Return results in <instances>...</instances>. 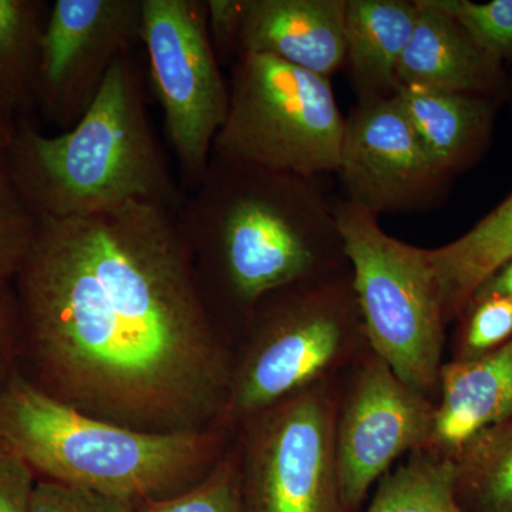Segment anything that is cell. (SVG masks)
<instances>
[{"label":"cell","mask_w":512,"mask_h":512,"mask_svg":"<svg viewBox=\"0 0 512 512\" xmlns=\"http://www.w3.org/2000/svg\"><path fill=\"white\" fill-rule=\"evenodd\" d=\"M16 278L37 386L50 396L154 433L224 419L234 369L174 211L133 201L37 221Z\"/></svg>","instance_id":"cell-1"},{"label":"cell","mask_w":512,"mask_h":512,"mask_svg":"<svg viewBox=\"0 0 512 512\" xmlns=\"http://www.w3.org/2000/svg\"><path fill=\"white\" fill-rule=\"evenodd\" d=\"M335 204L319 178L211 158L175 220L215 320L227 308L249 316L271 293L342 272Z\"/></svg>","instance_id":"cell-2"},{"label":"cell","mask_w":512,"mask_h":512,"mask_svg":"<svg viewBox=\"0 0 512 512\" xmlns=\"http://www.w3.org/2000/svg\"><path fill=\"white\" fill-rule=\"evenodd\" d=\"M6 157L36 221L90 217L133 201L177 214L185 198L154 133L143 69L133 52L113 64L70 130L45 136L22 120Z\"/></svg>","instance_id":"cell-3"},{"label":"cell","mask_w":512,"mask_h":512,"mask_svg":"<svg viewBox=\"0 0 512 512\" xmlns=\"http://www.w3.org/2000/svg\"><path fill=\"white\" fill-rule=\"evenodd\" d=\"M215 429L154 433L80 412L15 376L0 390V448L43 480L143 503L187 490L217 463Z\"/></svg>","instance_id":"cell-4"},{"label":"cell","mask_w":512,"mask_h":512,"mask_svg":"<svg viewBox=\"0 0 512 512\" xmlns=\"http://www.w3.org/2000/svg\"><path fill=\"white\" fill-rule=\"evenodd\" d=\"M228 89L211 158L309 178L338 171L346 117L330 79L248 53L229 67Z\"/></svg>","instance_id":"cell-5"},{"label":"cell","mask_w":512,"mask_h":512,"mask_svg":"<svg viewBox=\"0 0 512 512\" xmlns=\"http://www.w3.org/2000/svg\"><path fill=\"white\" fill-rule=\"evenodd\" d=\"M335 211L366 339L424 394L439 383L447 322L429 249L390 237L376 215L348 200Z\"/></svg>","instance_id":"cell-6"},{"label":"cell","mask_w":512,"mask_h":512,"mask_svg":"<svg viewBox=\"0 0 512 512\" xmlns=\"http://www.w3.org/2000/svg\"><path fill=\"white\" fill-rule=\"evenodd\" d=\"M251 315L255 336L232 370L225 420L247 421L309 389L362 323L350 269L271 293Z\"/></svg>","instance_id":"cell-7"},{"label":"cell","mask_w":512,"mask_h":512,"mask_svg":"<svg viewBox=\"0 0 512 512\" xmlns=\"http://www.w3.org/2000/svg\"><path fill=\"white\" fill-rule=\"evenodd\" d=\"M141 43L184 194L197 190L227 117L228 80L208 32L205 0H143Z\"/></svg>","instance_id":"cell-8"},{"label":"cell","mask_w":512,"mask_h":512,"mask_svg":"<svg viewBox=\"0 0 512 512\" xmlns=\"http://www.w3.org/2000/svg\"><path fill=\"white\" fill-rule=\"evenodd\" d=\"M336 420L329 397L313 387L248 419L239 453L244 512H346Z\"/></svg>","instance_id":"cell-9"},{"label":"cell","mask_w":512,"mask_h":512,"mask_svg":"<svg viewBox=\"0 0 512 512\" xmlns=\"http://www.w3.org/2000/svg\"><path fill=\"white\" fill-rule=\"evenodd\" d=\"M143 0H56L42 37L39 106L70 130L99 94L121 56L141 43Z\"/></svg>","instance_id":"cell-10"},{"label":"cell","mask_w":512,"mask_h":512,"mask_svg":"<svg viewBox=\"0 0 512 512\" xmlns=\"http://www.w3.org/2000/svg\"><path fill=\"white\" fill-rule=\"evenodd\" d=\"M336 174L345 200L377 218L431 210L451 181L424 150L397 96L356 103Z\"/></svg>","instance_id":"cell-11"},{"label":"cell","mask_w":512,"mask_h":512,"mask_svg":"<svg viewBox=\"0 0 512 512\" xmlns=\"http://www.w3.org/2000/svg\"><path fill=\"white\" fill-rule=\"evenodd\" d=\"M433 413L426 396L382 359L366 363L336 420V466L346 512H359L397 458L429 450Z\"/></svg>","instance_id":"cell-12"},{"label":"cell","mask_w":512,"mask_h":512,"mask_svg":"<svg viewBox=\"0 0 512 512\" xmlns=\"http://www.w3.org/2000/svg\"><path fill=\"white\" fill-rule=\"evenodd\" d=\"M345 29L346 0H242L239 56H271L332 79L345 67Z\"/></svg>","instance_id":"cell-13"},{"label":"cell","mask_w":512,"mask_h":512,"mask_svg":"<svg viewBox=\"0 0 512 512\" xmlns=\"http://www.w3.org/2000/svg\"><path fill=\"white\" fill-rule=\"evenodd\" d=\"M413 35L397 70L399 87L474 94L503 101L505 64L490 52L437 0H417Z\"/></svg>","instance_id":"cell-14"},{"label":"cell","mask_w":512,"mask_h":512,"mask_svg":"<svg viewBox=\"0 0 512 512\" xmlns=\"http://www.w3.org/2000/svg\"><path fill=\"white\" fill-rule=\"evenodd\" d=\"M429 450L454 458L483 431L512 419V339L474 359H454L440 370Z\"/></svg>","instance_id":"cell-15"},{"label":"cell","mask_w":512,"mask_h":512,"mask_svg":"<svg viewBox=\"0 0 512 512\" xmlns=\"http://www.w3.org/2000/svg\"><path fill=\"white\" fill-rule=\"evenodd\" d=\"M396 96L431 161L451 180L490 146L501 101L416 86L399 87Z\"/></svg>","instance_id":"cell-16"},{"label":"cell","mask_w":512,"mask_h":512,"mask_svg":"<svg viewBox=\"0 0 512 512\" xmlns=\"http://www.w3.org/2000/svg\"><path fill=\"white\" fill-rule=\"evenodd\" d=\"M417 0H346V60L357 103L390 99L397 70L413 35Z\"/></svg>","instance_id":"cell-17"},{"label":"cell","mask_w":512,"mask_h":512,"mask_svg":"<svg viewBox=\"0 0 512 512\" xmlns=\"http://www.w3.org/2000/svg\"><path fill=\"white\" fill-rule=\"evenodd\" d=\"M446 320L461 318L477 289L512 259V192L470 231L429 249Z\"/></svg>","instance_id":"cell-18"},{"label":"cell","mask_w":512,"mask_h":512,"mask_svg":"<svg viewBox=\"0 0 512 512\" xmlns=\"http://www.w3.org/2000/svg\"><path fill=\"white\" fill-rule=\"evenodd\" d=\"M50 6L0 0V109L26 114L39 104L42 37Z\"/></svg>","instance_id":"cell-19"},{"label":"cell","mask_w":512,"mask_h":512,"mask_svg":"<svg viewBox=\"0 0 512 512\" xmlns=\"http://www.w3.org/2000/svg\"><path fill=\"white\" fill-rule=\"evenodd\" d=\"M454 463L464 511L512 512V419L474 437Z\"/></svg>","instance_id":"cell-20"},{"label":"cell","mask_w":512,"mask_h":512,"mask_svg":"<svg viewBox=\"0 0 512 512\" xmlns=\"http://www.w3.org/2000/svg\"><path fill=\"white\" fill-rule=\"evenodd\" d=\"M367 512H467L457 500L454 458L417 451L380 480Z\"/></svg>","instance_id":"cell-21"},{"label":"cell","mask_w":512,"mask_h":512,"mask_svg":"<svg viewBox=\"0 0 512 512\" xmlns=\"http://www.w3.org/2000/svg\"><path fill=\"white\" fill-rule=\"evenodd\" d=\"M140 512H244L239 454H225L187 490L138 504Z\"/></svg>","instance_id":"cell-22"},{"label":"cell","mask_w":512,"mask_h":512,"mask_svg":"<svg viewBox=\"0 0 512 512\" xmlns=\"http://www.w3.org/2000/svg\"><path fill=\"white\" fill-rule=\"evenodd\" d=\"M36 234V218L13 181L6 151H0V282L19 275Z\"/></svg>","instance_id":"cell-23"},{"label":"cell","mask_w":512,"mask_h":512,"mask_svg":"<svg viewBox=\"0 0 512 512\" xmlns=\"http://www.w3.org/2000/svg\"><path fill=\"white\" fill-rule=\"evenodd\" d=\"M437 2L476 37L495 59L512 66V0H491L487 3L470 0Z\"/></svg>","instance_id":"cell-24"},{"label":"cell","mask_w":512,"mask_h":512,"mask_svg":"<svg viewBox=\"0 0 512 512\" xmlns=\"http://www.w3.org/2000/svg\"><path fill=\"white\" fill-rule=\"evenodd\" d=\"M461 319L457 359L487 355L512 339V298L491 296L473 301Z\"/></svg>","instance_id":"cell-25"},{"label":"cell","mask_w":512,"mask_h":512,"mask_svg":"<svg viewBox=\"0 0 512 512\" xmlns=\"http://www.w3.org/2000/svg\"><path fill=\"white\" fill-rule=\"evenodd\" d=\"M137 501L56 483L37 481L30 512H140Z\"/></svg>","instance_id":"cell-26"},{"label":"cell","mask_w":512,"mask_h":512,"mask_svg":"<svg viewBox=\"0 0 512 512\" xmlns=\"http://www.w3.org/2000/svg\"><path fill=\"white\" fill-rule=\"evenodd\" d=\"M212 49L221 67L234 64L239 56L242 0H205Z\"/></svg>","instance_id":"cell-27"},{"label":"cell","mask_w":512,"mask_h":512,"mask_svg":"<svg viewBox=\"0 0 512 512\" xmlns=\"http://www.w3.org/2000/svg\"><path fill=\"white\" fill-rule=\"evenodd\" d=\"M35 487L28 464L0 448V512H30Z\"/></svg>","instance_id":"cell-28"},{"label":"cell","mask_w":512,"mask_h":512,"mask_svg":"<svg viewBox=\"0 0 512 512\" xmlns=\"http://www.w3.org/2000/svg\"><path fill=\"white\" fill-rule=\"evenodd\" d=\"M491 296L512 298V259H510L507 264L501 266L500 269H497V271L477 289L471 302L478 301V299L491 298Z\"/></svg>","instance_id":"cell-29"},{"label":"cell","mask_w":512,"mask_h":512,"mask_svg":"<svg viewBox=\"0 0 512 512\" xmlns=\"http://www.w3.org/2000/svg\"><path fill=\"white\" fill-rule=\"evenodd\" d=\"M19 318L18 298L9 292L6 282H0V329Z\"/></svg>","instance_id":"cell-30"},{"label":"cell","mask_w":512,"mask_h":512,"mask_svg":"<svg viewBox=\"0 0 512 512\" xmlns=\"http://www.w3.org/2000/svg\"><path fill=\"white\" fill-rule=\"evenodd\" d=\"M16 123L12 116L0 109V151H8L15 136Z\"/></svg>","instance_id":"cell-31"},{"label":"cell","mask_w":512,"mask_h":512,"mask_svg":"<svg viewBox=\"0 0 512 512\" xmlns=\"http://www.w3.org/2000/svg\"><path fill=\"white\" fill-rule=\"evenodd\" d=\"M505 99L510 101V109L512 113V67L510 73H508L507 94H505Z\"/></svg>","instance_id":"cell-32"}]
</instances>
